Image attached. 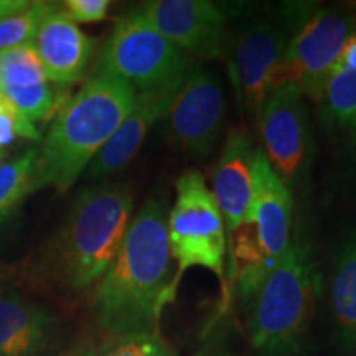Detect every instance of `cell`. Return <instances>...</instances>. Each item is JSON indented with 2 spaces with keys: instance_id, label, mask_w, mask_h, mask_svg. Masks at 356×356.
Masks as SVG:
<instances>
[{
  "instance_id": "1",
  "label": "cell",
  "mask_w": 356,
  "mask_h": 356,
  "mask_svg": "<svg viewBox=\"0 0 356 356\" xmlns=\"http://www.w3.org/2000/svg\"><path fill=\"white\" fill-rule=\"evenodd\" d=\"M168 208L150 198L129 222L118 256L97 282V323L113 337L154 332L178 282L167 234Z\"/></svg>"
},
{
  "instance_id": "2",
  "label": "cell",
  "mask_w": 356,
  "mask_h": 356,
  "mask_svg": "<svg viewBox=\"0 0 356 356\" xmlns=\"http://www.w3.org/2000/svg\"><path fill=\"white\" fill-rule=\"evenodd\" d=\"M134 99L131 84L96 70L53 119L37 155L33 191L70 190L131 113Z\"/></svg>"
},
{
  "instance_id": "3",
  "label": "cell",
  "mask_w": 356,
  "mask_h": 356,
  "mask_svg": "<svg viewBox=\"0 0 356 356\" xmlns=\"http://www.w3.org/2000/svg\"><path fill=\"white\" fill-rule=\"evenodd\" d=\"M132 195L124 185L84 191L42 254L48 277L71 291L99 282L118 256L132 220Z\"/></svg>"
},
{
  "instance_id": "4",
  "label": "cell",
  "mask_w": 356,
  "mask_h": 356,
  "mask_svg": "<svg viewBox=\"0 0 356 356\" xmlns=\"http://www.w3.org/2000/svg\"><path fill=\"white\" fill-rule=\"evenodd\" d=\"M318 293L320 275L310 249L292 239L277 264L243 297L252 348L264 356L297 353L310 330Z\"/></svg>"
},
{
  "instance_id": "5",
  "label": "cell",
  "mask_w": 356,
  "mask_h": 356,
  "mask_svg": "<svg viewBox=\"0 0 356 356\" xmlns=\"http://www.w3.org/2000/svg\"><path fill=\"white\" fill-rule=\"evenodd\" d=\"M195 68V61L136 8L115 22L96 70L122 79L136 91H147L181 83Z\"/></svg>"
},
{
  "instance_id": "6",
  "label": "cell",
  "mask_w": 356,
  "mask_h": 356,
  "mask_svg": "<svg viewBox=\"0 0 356 356\" xmlns=\"http://www.w3.org/2000/svg\"><path fill=\"white\" fill-rule=\"evenodd\" d=\"M175 188V203L168 210L167 234L178 279L191 267H203L225 286L228 241L225 221L211 190L197 170L181 173Z\"/></svg>"
},
{
  "instance_id": "7",
  "label": "cell",
  "mask_w": 356,
  "mask_h": 356,
  "mask_svg": "<svg viewBox=\"0 0 356 356\" xmlns=\"http://www.w3.org/2000/svg\"><path fill=\"white\" fill-rule=\"evenodd\" d=\"M300 17H259L234 35L228 50V71L239 104L252 119L259 118L267 96L275 88L287 44Z\"/></svg>"
},
{
  "instance_id": "8",
  "label": "cell",
  "mask_w": 356,
  "mask_h": 356,
  "mask_svg": "<svg viewBox=\"0 0 356 356\" xmlns=\"http://www.w3.org/2000/svg\"><path fill=\"white\" fill-rule=\"evenodd\" d=\"M356 35V17L337 7L317 8L300 17L280 65L275 88L292 83L317 99L348 40Z\"/></svg>"
},
{
  "instance_id": "9",
  "label": "cell",
  "mask_w": 356,
  "mask_h": 356,
  "mask_svg": "<svg viewBox=\"0 0 356 356\" xmlns=\"http://www.w3.org/2000/svg\"><path fill=\"white\" fill-rule=\"evenodd\" d=\"M167 115L178 149L193 159L208 157L225 129L221 81L211 71L195 68L178 88Z\"/></svg>"
},
{
  "instance_id": "10",
  "label": "cell",
  "mask_w": 356,
  "mask_h": 356,
  "mask_svg": "<svg viewBox=\"0 0 356 356\" xmlns=\"http://www.w3.org/2000/svg\"><path fill=\"white\" fill-rule=\"evenodd\" d=\"M304 95L292 83L270 91L262 106L257 126L267 162L289 188L299 180L309 155V121Z\"/></svg>"
},
{
  "instance_id": "11",
  "label": "cell",
  "mask_w": 356,
  "mask_h": 356,
  "mask_svg": "<svg viewBox=\"0 0 356 356\" xmlns=\"http://www.w3.org/2000/svg\"><path fill=\"white\" fill-rule=\"evenodd\" d=\"M137 8L191 60L222 56L228 19L216 3L208 0H150Z\"/></svg>"
},
{
  "instance_id": "12",
  "label": "cell",
  "mask_w": 356,
  "mask_h": 356,
  "mask_svg": "<svg viewBox=\"0 0 356 356\" xmlns=\"http://www.w3.org/2000/svg\"><path fill=\"white\" fill-rule=\"evenodd\" d=\"M0 92L33 124L51 119L68 102L63 86L48 81L32 42L0 53Z\"/></svg>"
},
{
  "instance_id": "13",
  "label": "cell",
  "mask_w": 356,
  "mask_h": 356,
  "mask_svg": "<svg viewBox=\"0 0 356 356\" xmlns=\"http://www.w3.org/2000/svg\"><path fill=\"white\" fill-rule=\"evenodd\" d=\"M252 172V226L266 275L277 264L292 241V195L291 188L280 180L261 149L254 152Z\"/></svg>"
},
{
  "instance_id": "14",
  "label": "cell",
  "mask_w": 356,
  "mask_h": 356,
  "mask_svg": "<svg viewBox=\"0 0 356 356\" xmlns=\"http://www.w3.org/2000/svg\"><path fill=\"white\" fill-rule=\"evenodd\" d=\"M254 152L248 132L234 129L225 140L213 175L211 193L221 211L225 228L231 234L252 225Z\"/></svg>"
},
{
  "instance_id": "15",
  "label": "cell",
  "mask_w": 356,
  "mask_h": 356,
  "mask_svg": "<svg viewBox=\"0 0 356 356\" xmlns=\"http://www.w3.org/2000/svg\"><path fill=\"white\" fill-rule=\"evenodd\" d=\"M32 43L48 81L63 88L83 79L95 50V40L66 15L60 3H53L43 17Z\"/></svg>"
},
{
  "instance_id": "16",
  "label": "cell",
  "mask_w": 356,
  "mask_h": 356,
  "mask_svg": "<svg viewBox=\"0 0 356 356\" xmlns=\"http://www.w3.org/2000/svg\"><path fill=\"white\" fill-rule=\"evenodd\" d=\"M181 83L167 88L136 91L131 113L127 114L108 144L102 147L101 152L89 163L86 168L88 178L99 180V178L114 175L136 157L144 144L147 134L152 131L160 119L168 114L173 97Z\"/></svg>"
},
{
  "instance_id": "17",
  "label": "cell",
  "mask_w": 356,
  "mask_h": 356,
  "mask_svg": "<svg viewBox=\"0 0 356 356\" xmlns=\"http://www.w3.org/2000/svg\"><path fill=\"white\" fill-rule=\"evenodd\" d=\"M56 341V318L17 293H0V356H44Z\"/></svg>"
},
{
  "instance_id": "18",
  "label": "cell",
  "mask_w": 356,
  "mask_h": 356,
  "mask_svg": "<svg viewBox=\"0 0 356 356\" xmlns=\"http://www.w3.org/2000/svg\"><path fill=\"white\" fill-rule=\"evenodd\" d=\"M315 102L325 122L356 132V35L345 44Z\"/></svg>"
},
{
  "instance_id": "19",
  "label": "cell",
  "mask_w": 356,
  "mask_h": 356,
  "mask_svg": "<svg viewBox=\"0 0 356 356\" xmlns=\"http://www.w3.org/2000/svg\"><path fill=\"white\" fill-rule=\"evenodd\" d=\"M330 309L341 345L356 356V239L337 257L330 280Z\"/></svg>"
},
{
  "instance_id": "20",
  "label": "cell",
  "mask_w": 356,
  "mask_h": 356,
  "mask_svg": "<svg viewBox=\"0 0 356 356\" xmlns=\"http://www.w3.org/2000/svg\"><path fill=\"white\" fill-rule=\"evenodd\" d=\"M37 149L26 150L10 162L0 163V225L33 191Z\"/></svg>"
},
{
  "instance_id": "21",
  "label": "cell",
  "mask_w": 356,
  "mask_h": 356,
  "mask_svg": "<svg viewBox=\"0 0 356 356\" xmlns=\"http://www.w3.org/2000/svg\"><path fill=\"white\" fill-rule=\"evenodd\" d=\"M51 7V2H30L24 10L0 20V53L33 42L43 17Z\"/></svg>"
},
{
  "instance_id": "22",
  "label": "cell",
  "mask_w": 356,
  "mask_h": 356,
  "mask_svg": "<svg viewBox=\"0 0 356 356\" xmlns=\"http://www.w3.org/2000/svg\"><path fill=\"white\" fill-rule=\"evenodd\" d=\"M97 356H177L173 346L157 330L114 337Z\"/></svg>"
},
{
  "instance_id": "23",
  "label": "cell",
  "mask_w": 356,
  "mask_h": 356,
  "mask_svg": "<svg viewBox=\"0 0 356 356\" xmlns=\"http://www.w3.org/2000/svg\"><path fill=\"white\" fill-rule=\"evenodd\" d=\"M17 137L40 140V132L37 126L15 108L8 97L0 92V149L6 150L15 142Z\"/></svg>"
},
{
  "instance_id": "24",
  "label": "cell",
  "mask_w": 356,
  "mask_h": 356,
  "mask_svg": "<svg viewBox=\"0 0 356 356\" xmlns=\"http://www.w3.org/2000/svg\"><path fill=\"white\" fill-rule=\"evenodd\" d=\"M109 6L108 0H68L63 8L74 24H96L106 19Z\"/></svg>"
},
{
  "instance_id": "25",
  "label": "cell",
  "mask_w": 356,
  "mask_h": 356,
  "mask_svg": "<svg viewBox=\"0 0 356 356\" xmlns=\"http://www.w3.org/2000/svg\"><path fill=\"white\" fill-rule=\"evenodd\" d=\"M30 2L25 0H0V20L7 19V17L13 15V13L24 10Z\"/></svg>"
},
{
  "instance_id": "26",
  "label": "cell",
  "mask_w": 356,
  "mask_h": 356,
  "mask_svg": "<svg viewBox=\"0 0 356 356\" xmlns=\"http://www.w3.org/2000/svg\"><path fill=\"white\" fill-rule=\"evenodd\" d=\"M195 356H238V355L231 353V351H222V350H202Z\"/></svg>"
},
{
  "instance_id": "27",
  "label": "cell",
  "mask_w": 356,
  "mask_h": 356,
  "mask_svg": "<svg viewBox=\"0 0 356 356\" xmlns=\"http://www.w3.org/2000/svg\"><path fill=\"white\" fill-rule=\"evenodd\" d=\"M65 356H97V351H95V350H76V351H71V353L65 355Z\"/></svg>"
},
{
  "instance_id": "28",
  "label": "cell",
  "mask_w": 356,
  "mask_h": 356,
  "mask_svg": "<svg viewBox=\"0 0 356 356\" xmlns=\"http://www.w3.org/2000/svg\"><path fill=\"white\" fill-rule=\"evenodd\" d=\"M3 157H6V150L0 149V162H2V159H3Z\"/></svg>"
}]
</instances>
